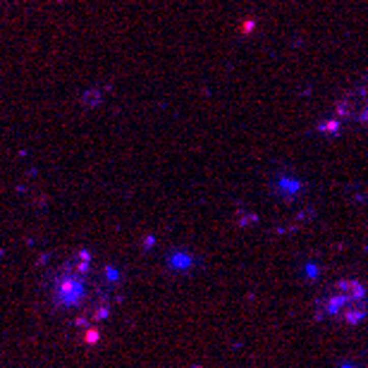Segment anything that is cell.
<instances>
[{"mask_svg":"<svg viewBox=\"0 0 368 368\" xmlns=\"http://www.w3.org/2000/svg\"><path fill=\"white\" fill-rule=\"evenodd\" d=\"M91 256L79 251L58 268L50 282V301L58 311L70 314L77 325H98L108 316L110 304L101 287H91Z\"/></svg>","mask_w":368,"mask_h":368,"instance_id":"6da1fadb","label":"cell"},{"mask_svg":"<svg viewBox=\"0 0 368 368\" xmlns=\"http://www.w3.org/2000/svg\"><path fill=\"white\" fill-rule=\"evenodd\" d=\"M332 120H354L368 129V91H354L345 101H339Z\"/></svg>","mask_w":368,"mask_h":368,"instance_id":"3957f363","label":"cell"},{"mask_svg":"<svg viewBox=\"0 0 368 368\" xmlns=\"http://www.w3.org/2000/svg\"><path fill=\"white\" fill-rule=\"evenodd\" d=\"M318 314L342 325H361L368 318V290L359 280H339L318 299Z\"/></svg>","mask_w":368,"mask_h":368,"instance_id":"7a4b0ae2","label":"cell"}]
</instances>
